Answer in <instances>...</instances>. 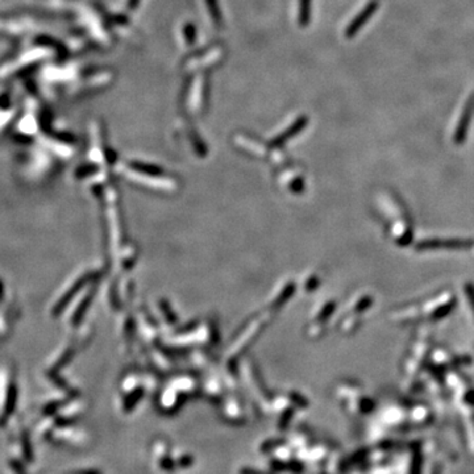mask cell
<instances>
[{
  "instance_id": "6da1fadb",
  "label": "cell",
  "mask_w": 474,
  "mask_h": 474,
  "mask_svg": "<svg viewBox=\"0 0 474 474\" xmlns=\"http://www.w3.org/2000/svg\"><path fill=\"white\" fill-rule=\"evenodd\" d=\"M379 6H381V3H379L378 0H370V2H368V3L363 6L362 10L354 16L353 19H352V21L349 23L348 27L345 28V37L353 38L356 34L360 33L361 29L369 23V20L372 19L373 16L376 15Z\"/></svg>"
},
{
  "instance_id": "7a4b0ae2",
  "label": "cell",
  "mask_w": 474,
  "mask_h": 474,
  "mask_svg": "<svg viewBox=\"0 0 474 474\" xmlns=\"http://www.w3.org/2000/svg\"><path fill=\"white\" fill-rule=\"evenodd\" d=\"M474 114V93L470 94L469 99L465 103V107L462 110L461 114V119L459 121V126H457V131H456L455 139L457 142H461L465 140V136L468 133L469 130V124H470L471 116Z\"/></svg>"
},
{
  "instance_id": "3957f363",
  "label": "cell",
  "mask_w": 474,
  "mask_h": 474,
  "mask_svg": "<svg viewBox=\"0 0 474 474\" xmlns=\"http://www.w3.org/2000/svg\"><path fill=\"white\" fill-rule=\"evenodd\" d=\"M16 400H17V389L15 385H10L8 387V394H7L6 404H4V414L0 418V427H4L7 423V419L10 418L16 408Z\"/></svg>"
},
{
  "instance_id": "277c9868",
  "label": "cell",
  "mask_w": 474,
  "mask_h": 474,
  "mask_svg": "<svg viewBox=\"0 0 474 474\" xmlns=\"http://www.w3.org/2000/svg\"><path fill=\"white\" fill-rule=\"evenodd\" d=\"M21 444H23V455L27 462L33 461V448H32L31 439H29L28 432L24 431L21 436Z\"/></svg>"
},
{
  "instance_id": "5b68a950",
  "label": "cell",
  "mask_w": 474,
  "mask_h": 474,
  "mask_svg": "<svg viewBox=\"0 0 474 474\" xmlns=\"http://www.w3.org/2000/svg\"><path fill=\"white\" fill-rule=\"evenodd\" d=\"M311 17V0H300V13H299V21L300 25H307Z\"/></svg>"
},
{
  "instance_id": "8992f818",
  "label": "cell",
  "mask_w": 474,
  "mask_h": 474,
  "mask_svg": "<svg viewBox=\"0 0 474 474\" xmlns=\"http://www.w3.org/2000/svg\"><path fill=\"white\" fill-rule=\"evenodd\" d=\"M11 466H12V469L15 470L16 474H27L25 473L24 466H23V465L20 464V461H17V460H12V461H11Z\"/></svg>"
}]
</instances>
